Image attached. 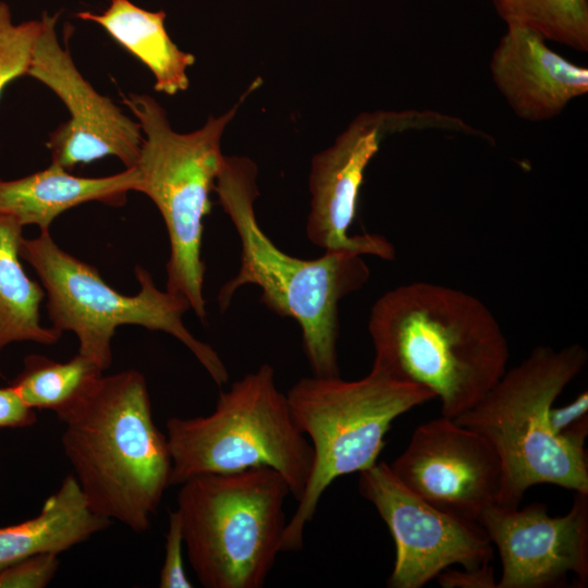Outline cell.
I'll list each match as a JSON object with an SVG mask.
<instances>
[{
	"mask_svg": "<svg viewBox=\"0 0 588 588\" xmlns=\"http://www.w3.org/2000/svg\"><path fill=\"white\" fill-rule=\"evenodd\" d=\"M368 331L377 369L430 391L441 415L469 411L507 369V340L478 297L417 281L383 293L372 305Z\"/></svg>",
	"mask_w": 588,
	"mask_h": 588,
	"instance_id": "cell-1",
	"label": "cell"
},
{
	"mask_svg": "<svg viewBox=\"0 0 588 588\" xmlns=\"http://www.w3.org/2000/svg\"><path fill=\"white\" fill-rule=\"evenodd\" d=\"M258 168L241 156H225L213 191L231 219L241 244L236 274L218 294L224 311L245 285L261 290L260 301L274 314L297 321L303 351L313 376L339 377V305L368 281L363 256L347 250H324L302 259L281 250L262 231L255 212Z\"/></svg>",
	"mask_w": 588,
	"mask_h": 588,
	"instance_id": "cell-2",
	"label": "cell"
},
{
	"mask_svg": "<svg viewBox=\"0 0 588 588\" xmlns=\"http://www.w3.org/2000/svg\"><path fill=\"white\" fill-rule=\"evenodd\" d=\"M60 420L62 448L88 506L147 531L171 486L172 461L145 377L134 369L101 375Z\"/></svg>",
	"mask_w": 588,
	"mask_h": 588,
	"instance_id": "cell-3",
	"label": "cell"
},
{
	"mask_svg": "<svg viewBox=\"0 0 588 588\" xmlns=\"http://www.w3.org/2000/svg\"><path fill=\"white\" fill-rule=\"evenodd\" d=\"M586 350L539 345L506 371L469 411L453 419L480 434L503 471L499 505L516 507L532 486L550 483L588 493L585 440L588 418L562 436L549 427V409L584 369Z\"/></svg>",
	"mask_w": 588,
	"mask_h": 588,
	"instance_id": "cell-4",
	"label": "cell"
},
{
	"mask_svg": "<svg viewBox=\"0 0 588 588\" xmlns=\"http://www.w3.org/2000/svg\"><path fill=\"white\" fill-rule=\"evenodd\" d=\"M140 125L143 143L135 169L136 192L147 195L160 211L169 236L167 291L185 298L195 315L207 317L201 259L204 219L211 209L210 193L222 168L221 139L241 101L191 133L175 132L164 109L148 95L123 96Z\"/></svg>",
	"mask_w": 588,
	"mask_h": 588,
	"instance_id": "cell-5",
	"label": "cell"
},
{
	"mask_svg": "<svg viewBox=\"0 0 588 588\" xmlns=\"http://www.w3.org/2000/svg\"><path fill=\"white\" fill-rule=\"evenodd\" d=\"M283 476L267 466L195 476L177 492L184 546L206 588H261L286 527Z\"/></svg>",
	"mask_w": 588,
	"mask_h": 588,
	"instance_id": "cell-6",
	"label": "cell"
},
{
	"mask_svg": "<svg viewBox=\"0 0 588 588\" xmlns=\"http://www.w3.org/2000/svg\"><path fill=\"white\" fill-rule=\"evenodd\" d=\"M292 416L310 439L313 466L286 523L281 552L303 548L304 530L327 488L339 477L375 465L392 422L434 395L371 368L358 380L305 377L286 393Z\"/></svg>",
	"mask_w": 588,
	"mask_h": 588,
	"instance_id": "cell-7",
	"label": "cell"
},
{
	"mask_svg": "<svg viewBox=\"0 0 588 588\" xmlns=\"http://www.w3.org/2000/svg\"><path fill=\"white\" fill-rule=\"evenodd\" d=\"M171 486L205 474L267 466L280 473L299 500L313 466V448L264 364L221 392L206 416L167 420Z\"/></svg>",
	"mask_w": 588,
	"mask_h": 588,
	"instance_id": "cell-8",
	"label": "cell"
},
{
	"mask_svg": "<svg viewBox=\"0 0 588 588\" xmlns=\"http://www.w3.org/2000/svg\"><path fill=\"white\" fill-rule=\"evenodd\" d=\"M20 255L40 280L52 327L61 333L73 332L79 343L78 353L102 371L112 362L111 341L117 328L134 324L174 336L192 352L216 384L228 382L229 372L219 354L196 339L183 323V315L191 309L188 302L158 289L146 269L135 268L138 293L124 295L106 283L95 267L62 249L50 232L30 240L23 237Z\"/></svg>",
	"mask_w": 588,
	"mask_h": 588,
	"instance_id": "cell-9",
	"label": "cell"
},
{
	"mask_svg": "<svg viewBox=\"0 0 588 588\" xmlns=\"http://www.w3.org/2000/svg\"><path fill=\"white\" fill-rule=\"evenodd\" d=\"M358 490L387 524L395 543L390 588H421L453 565L464 568L490 563L493 544L479 523L430 505L377 462L358 473Z\"/></svg>",
	"mask_w": 588,
	"mask_h": 588,
	"instance_id": "cell-10",
	"label": "cell"
},
{
	"mask_svg": "<svg viewBox=\"0 0 588 588\" xmlns=\"http://www.w3.org/2000/svg\"><path fill=\"white\" fill-rule=\"evenodd\" d=\"M418 112H364L327 149L311 159L310 208L306 235L324 250H347L384 260L395 257L394 246L379 234H350L357 215L359 191L367 166L383 137L418 126ZM421 118V117H420Z\"/></svg>",
	"mask_w": 588,
	"mask_h": 588,
	"instance_id": "cell-11",
	"label": "cell"
},
{
	"mask_svg": "<svg viewBox=\"0 0 588 588\" xmlns=\"http://www.w3.org/2000/svg\"><path fill=\"white\" fill-rule=\"evenodd\" d=\"M389 466L406 488L452 516L479 523L486 510L500 504L498 454L480 434L451 418L418 426Z\"/></svg>",
	"mask_w": 588,
	"mask_h": 588,
	"instance_id": "cell-12",
	"label": "cell"
},
{
	"mask_svg": "<svg viewBox=\"0 0 588 588\" xmlns=\"http://www.w3.org/2000/svg\"><path fill=\"white\" fill-rule=\"evenodd\" d=\"M59 14L41 15L42 29L27 75L50 88L65 105L70 120L49 136L51 162L71 171L107 156L135 167L143 133L112 100L99 94L76 68L57 35Z\"/></svg>",
	"mask_w": 588,
	"mask_h": 588,
	"instance_id": "cell-13",
	"label": "cell"
},
{
	"mask_svg": "<svg viewBox=\"0 0 588 588\" xmlns=\"http://www.w3.org/2000/svg\"><path fill=\"white\" fill-rule=\"evenodd\" d=\"M479 524L497 547L502 573L497 588H553L575 574L588 581V493L575 492L569 511L550 516L542 503L523 509L493 505Z\"/></svg>",
	"mask_w": 588,
	"mask_h": 588,
	"instance_id": "cell-14",
	"label": "cell"
},
{
	"mask_svg": "<svg viewBox=\"0 0 588 588\" xmlns=\"http://www.w3.org/2000/svg\"><path fill=\"white\" fill-rule=\"evenodd\" d=\"M490 62L493 82L517 117L530 122L559 115L588 93V70L547 45L537 33L506 25Z\"/></svg>",
	"mask_w": 588,
	"mask_h": 588,
	"instance_id": "cell-15",
	"label": "cell"
},
{
	"mask_svg": "<svg viewBox=\"0 0 588 588\" xmlns=\"http://www.w3.org/2000/svg\"><path fill=\"white\" fill-rule=\"evenodd\" d=\"M138 174L133 168L102 177L77 176L59 164L15 180L0 179V213L14 218L22 226L36 225L50 232L62 212L88 201L122 206L136 191Z\"/></svg>",
	"mask_w": 588,
	"mask_h": 588,
	"instance_id": "cell-16",
	"label": "cell"
},
{
	"mask_svg": "<svg viewBox=\"0 0 588 588\" xmlns=\"http://www.w3.org/2000/svg\"><path fill=\"white\" fill-rule=\"evenodd\" d=\"M110 523L88 506L77 479L68 475L37 516L0 527V572L36 554L64 552Z\"/></svg>",
	"mask_w": 588,
	"mask_h": 588,
	"instance_id": "cell-17",
	"label": "cell"
},
{
	"mask_svg": "<svg viewBox=\"0 0 588 588\" xmlns=\"http://www.w3.org/2000/svg\"><path fill=\"white\" fill-rule=\"evenodd\" d=\"M76 16L100 25L119 45L143 62L155 77V90L174 95L188 88L187 69L195 56L181 50L169 36L164 11H148L130 0H110L101 13Z\"/></svg>",
	"mask_w": 588,
	"mask_h": 588,
	"instance_id": "cell-18",
	"label": "cell"
},
{
	"mask_svg": "<svg viewBox=\"0 0 588 588\" xmlns=\"http://www.w3.org/2000/svg\"><path fill=\"white\" fill-rule=\"evenodd\" d=\"M22 231L14 218L0 213V352L13 342L51 345L62 335L53 327L40 323L46 292L21 264Z\"/></svg>",
	"mask_w": 588,
	"mask_h": 588,
	"instance_id": "cell-19",
	"label": "cell"
},
{
	"mask_svg": "<svg viewBox=\"0 0 588 588\" xmlns=\"http://www.w3.org/2000/svg\"><path fill=\"white\" fill-rule=\"evenodd\" d=\"M102 372L79 353L63 363L32 354L24 358L23 370L11 387L27 406L52 411L60 420Z\"/></svg>",
	"mask_w": 588,
	"mask_h": 588,
	"instance_id": "cell-20",
	"label": "cell"
},
{
	"mask_svg": "<svg viewBox=\"0 0 588 588\" xmlns=\"http://www.w3.org/2000/svg\"><path fill=\"white\" fill-rule=\"evenodd\" d=\"M506 25L528 28L547 41L588 50V0H492Z\"/></svg>",
	"mask_w": 588,
	"mask_h": 588,
	"instance_id": "cell-21",
	"label": "cell"
},
{
	"mask_svg": "<svg viewBox=\"0 0 588 588\" xmlns=\"http://www.w3.org/2000/svg\"><path fill=\"white\" fill-rule=\"evenodd\" d=\"M42 21L15 24L9 5L0 2V96L7 85L28 73Z\"/></svg>",
	"mask_w": 588,
	"mask_h": 588,
	"instance_id": "cell-22",
	"label": "cell"
},
{
	"mask_svg": "<svg viewBox=\"0 0 588 588\" xmlns=\"http://www.w3.org/2000/svg\"><path fill=\"white\" fill-rule=\"evenodd\" d=\"M59 564L56 553L21 560L0 572V588H44L54 577Z\"/></svg>",
	"mask_w": 588,
	"mask_h": 588,
	"instance_id": "cell-23",
	"label": "cell"
},
{
	"mask_svg": "<svg viewBox=\"0 0 588 588\" xmlns=\"http://www.w3.org/2000/svg\"><path fill=\"white\" fill-rule=\"evenodd\" d=\"M184 546L182 526L176 510L169 513V525L166 535L164 561L159 574L161 588H192L184 569L182 550Z\"/></svg>",
	"mask_w": 588,
	"mask_h": 588,
	"instance_id": "cell-24",
	"label": "cell"
},
{
	"mask_svg": "<svg viewBox=\"0 0 588 588\" xmlns=\"http://www.w3.org/2000/svg\"><path fill=\"white\" fill-rule=\"evenodd\" d=\"M442 588H497L493 567L486 563L475 568H446L438 576Z\"/></svg>",
	"mask_w": 588,
	"mask_h": 588,
	"instance_id": "cell-25",
	"label": "cell"
},
{
	"mask_svg": "<svg viewBox=\"0 0 588 588\" xmlns=\"http://www.w3.org/2000/svg\"><path fill=\"white\" fill-rule=\"evenodd\" d=\"M36 420L35 409L27 406L11 385L0 388V429L25 428Z\"/></svg>",
	"mask_w": 588,
	"mask_h": 588,
	"instance_id": "cell-26",
	"label": "cell"
},
{
	"mask_svg": "<svg viewBox=\"0 0 588 588\" xmlns=\"http://www.w3.org/2000/svg\"><path fill=\"white\" fill-rule=\"evenodd\" d=\"M586 418H588L587 391L579 393L567 405L555 407L553 404L548 415L550 430L558 437Z\"/></svg>",
	"mask_w": 588,
	"mask_h": 588,
	"instance_id": "cell-27",
	"label": "cell"
}]
</instances>
